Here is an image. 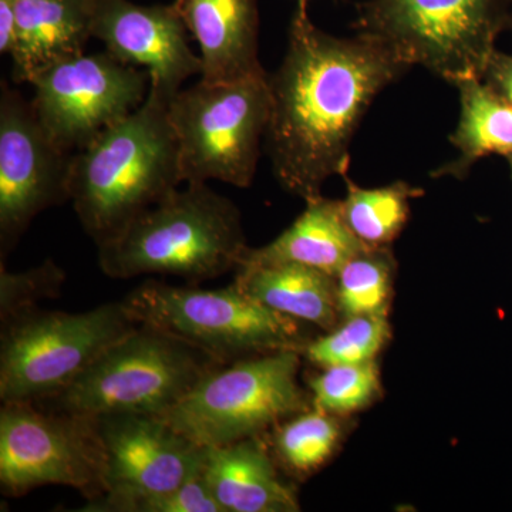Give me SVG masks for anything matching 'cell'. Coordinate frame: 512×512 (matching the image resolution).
I'll return each mask as SVG.
<instances>
[{
  "label": "cell",
  "instance_id": "cell-1",
  "mask_svg": "<svg viewBox=\"0 0 512 512\" xmlns=\"http://www.w3.org/2000/svg\"><path fill=\"white\" fill-rule=\"evenodd\" d=\"M412 67L377 37L323 32L299 3L284 60L268 76L264 148L281 187L308 201L329 178L348 175L350 144L367 109Z\"/></svg>",
  "mask_w": 512,
  "mask_h": 512
},
{
  "label": "cell",
  "instance_id": "cell-2",
  "mask_svg": "<svg viewBox=\"0 0 512 512\" xmlns=\"http://www.w3.org/2000/svg\"><path fill=\"white\" fill-rule=\"evenodd\" d=\"M168 99L157 90L73 153L69 200L96 247L183 183Z\"/></svg>",
  "mask_w": 512,
  "mask_h": 512
},
{
  "label": "cell",
  "instance_id": "cell-3",
  "mask_svg": "<svg viewBox=\"0 0 512 512\" xmlns=\"http://www.w3.org/2000/svg\"><path fill=\"white\" fill-rule=\"evenodd\" d=\"M241 212L207 183L188 184L148 208L97 247L111 279L177 276L187 284L237 271L248 249Z\"/></svg>",
  "mask_w": 512,
  "mask_h": 512
},
{
  "label": "cell",
  "instance_id": "cell-4",
  "mask_svg": "<svg viewBox=\"0 0 512 512\" xmlns=\"http://www.w3.org/2000/svg\"><path fill=\"white\" fill-rule=\"evenodd\" d=\"M224 365L204 350L138 323L62 392L35 402L46 409L100 417H164L195 384Z\"/></svg>",
  "mask_w": 512,
  "mask_h": 512
},
{
  "label": "cell",
  "instance_id": "cell-5",
  "mask_svg": "<svg viewBox=\"0 0 512 512\" xmlns=\"http://www.w3.org/2000/svg\"><path fill=\"white\" fill-rule=\"evenodd\" d=\"M137 323L151 326L204 350L218 362L305 348L299 320L266 308L241 291L202 289L146 281L121 301Z\"/></svg>",
  "mask_w": 512,
  "mask_h": 512
},
{
  "label": "cell",
  "instance_id": "cell-6",
  "mask_svg": "<svg viewBox=\"0 0 512 512\" xmlns=\"http://www.w3.org/2000/svg\"><path fill=\"white\" fill-rule=\"evenodd\" d=\"M512 0H369L353 29L450 84L483 79Z\"/></svg>",
  "mask_w": 512,
  "mask_h": 512
},
{
  "label": "cell",
  "instance_id": "cell-7",
  "mask_svg": "<svg viewBox=\"0 0 512 512\" xmlns=\"http://www.w3.org/2000/svg\"><path fill=\"white\" fill-rule=\"evenodd\" d=\"M268 76L234 83L200 79L168 100L183 183L252 184L271 106Z\"/></svg>",
  "mask_w": 512,
  "mask_h": 512
},
{
  "label": "cell",
  "instance_id": "cell-8",
  "mask_svg": "<svg viewBox=\"0 0 512 512\" xmlns=\"http://www.w3.org/2000/svg\"><path fill=\"white\" fill-rule=\"evenodd\" d=\"M301 359V350L285 349L217 366L163 419L202 447L259 437L309 410Z\"/></svg>",
  "mask_w": 512,
  "mask_h": 512
},
{
  "label": "cell",
  "instance_id": "cell-9",
  "mask_svg": "<svg viewBox=\"0 0 512 512\" xmlns=\"http://www.w3.org/2000/svg\"><path fill=\"white\" fill-rule=\"evenodd\" d=\"M137 325L121 301L79 313L35 308L3 320L0 400L55 396Z\"/></svg>",
  "mask_w": 512,
  "mask_h": 512
},
{
  "label": "cell",
  "instance_id": "cell-10",
  "mask_svg": "<svg viewBox=\"0 0 512 512\" xmlns=\"http://www.w3.org/2000/svg\"><path fill=\"white\" fill-rule=\"evenodd\" d=\"M106 448L99 420L35 402L2 403L0 485L20 497L42 485L76 488L94 501L107 491Z\"/></svg>",
  "mask_w": 512,
  "mask_h": 512
},
{
  "label": "cell",
  "instance_id": "cell-11",
  "mask_svg": "<svg viewBox=\"0 0 512 512\" xmlns=\"http://www.w3.org/2000/svg\"><path fill=\"white\" fill-rule=\"evenodd\" d=\"M30 84L37 119L56 144L76 153L146 101L151 77L104 50L63 57Z\"/></svg>",
  "mask_w": 512,
  "mask_h": 512
},
{
  "label": "cell",
  "instance_id": "cell-12",
  "mask_svg": "<svg viewBox=\"0 0 512 512\" xmlns=\"http://www.w3.org/2000/svg\"><path fill=\"white\" fill-rule=\"evenodd\" d=\"M73 153L47 134L32 103L2 84L0 94V247L2 258L37 215L69 200Z\"/></svg>",
  "mask_w": 512,
  "mask_h": 512
},
{
  "label": "cell",
  "instance_id": "cell-13",
  "mask_svg": "<svg viewBox=\"0 0 512 512\" xmlns=\"http://www.w3.org/2000/svg\"><path fill=\"white\" fill-rule=\"evenodd\" d=\"M97 420L106 448L107 491L82 511L131 512L141 501L171 493L204 467L205 447L163 417L117 414Z\"/></svg>",
  "mask_w": 512,
  "mask_h": 512
},
{
  "label": "cell",
  "instance_id": "cell-14",
  "mask_svg": "<svg viewBox=\"0 0 512 512\" xmlns=\"http://www.w3.org/2000/svg\"><path fill=\"white\" fill-rule=\"evenodd\" d=\"M93 37L120 62L150 73L151 89L170 100L183 83L201 76L200 55L174 5L141 6L130 0H97Z\"/></svg>",
  "mask_w": 512,
  "mask_h": 512
},
{
  "label": "cell",
  "instance_id": "cell-15",
  "mask_svg": "<svg viewBox=\"0 0 512 512\" xmlns=\"http://www.w3.org/2000/svg\"><path fill=\"white\" fill-rule=\"evenodd\" d=\"M188 33L200 46L207 83H234L264 76L259 62L256 0H174Z\"/></svg>",
  "mask_w": 512,
  "mask_h": 512
},
{
  "label": "cell",
  "instance_id": "cell-16",
  "mask_svg": "<svg viewBox=\"0 0 512 512\" xmlns=\"http://www.w3.org/2000/svg\"><path fill=\"white\" fill-rule=\"evenodd\" d=\"M96 6L97 0H16L9 55L15 82L30 83L49 64L84 52Z\"/></svg>",
  "mask_w": 512,
  "mask_h": 512
},
{
  "label": "cell",
  "instance_id": "cell-17",
  "mask_svg": "<svg viewBox=\"0 0 512 512\" xmlns=\"http://www.w3.org/2000/svg\"><path fill=\"white\" fill-rule=\"evenodd\" d=\"M202 473L224 512L301 511L295 490L279 478L259 437L205 447Z\"/></svg>",
  "mask_w": 512,
  "mask_h": 512
},
{
  "label": "cell",
  "instance_id": "cell-18",
  "mask_svg": "<svg viewBox=\"0 0 512 512\" xmlns=\"http://www.w3.org/2000/svg\"><path fill=\"white\" fill-rule=\"evenodd\" d=\"M305 211L278 238L261 248H248L241 265L299 264L336 276L346 262L366 247L350 231L340 201L312 198Z\"/></svg>",
  "mask_w": 512,
  "mask_h": 512
},
{
  "label": "cell",
  "instance_id": "cell-19",
  "mask_svg": "<svg viewBox=\"0 0 512 512\" xmlns=\"http://www.w3.org/2000/svg\"><path fill=\"white\" fill-rule=\"evenodd\" d=\"M234 284L266 308L323 330L340 316L336 278L299 264L241 265Z\"/></svg>",
  "mask_w": 512,
  "mask_h": 512
},
{
  "label": "cell",
  "instance_id": "cell-20",
  "mask_svg": "<svg viewBox=\"0 0 512 512\" xmlns=\"http://www.w3.org/2000/svg\"><path fill=\"white\" fill-rule=\"evenodd\" d=\"M460 93V121L450 143L458 157L434 171L433 177L464 180L480 158L500 154L512 156V106L483 79L456 84Z\"/></svg>",
  "mask_w": 512,
  "mask_h": 512
},
{
  "label": "cell",
  "instance_id": "cell-21",
  "mask_svg": "<svg viewBox=\"0 0 512 512\" xmlns=\"http://www.w3.org/2000/svg\"><path fill=\"white\" fill-rule=\"evenodd\" d=\"M346 197L340 210L350 231L370 248H386L402 234L410 215V201L423 190L404 181L386 187L362 188L345 175Z\"/></svg>",
  "mask_w": 512,
  "mask_h": 512
},
{
  "label": "cell",
  "instance_id": "cell-22",
  "mask_svg": "<svg viewBox=\"0 0 512 512\" xmlns=\"http://www.w3.org/2000/svg\"><path fill=\"white\" fill-rule=\"evenodd\" d=\"M394 265L389 247L366 248L349 259L335 276L340 316H387Z\"/></svg>",
  "mask_w": 512,
  "mask_h": 512
},
{
  "label": "cell",
  "instance_id": "cell-23",
  "mask_svg": "<svg viewBox=\"0 0 512 512\" xmlns=\"http://www.w3.org/2000/svg\"><path fill=\"white\" fill-rule=\"evenodd\" d=\"M342 439L338 416L306 410L276 426L275 450L286 467L299 474L312 473L335 453Z\"/></svg>",
  "mask_w": 512,
  "mask_h": 512
},
{
  "label": "cell",
  "instance_id": "cell-24",
  "mask_svg": "<svg viewBox=\"0 0 512 512\" xmlns=\"http://www.w3.org/2000/svg\"><path fill=\"white\" fill-rule=\"evenodd\" d=\"M390 338L386 316L360 315L345 319L339 328L329 330L322 338L309 340L302 349L313 365L320 367L362 365L375 362L376 356Z\"/></svg>",
  "mask_w": 512,
  "mask_h": 512
},
{
  "label": "cell",
  "instance_id": "cell-25",
  "mask_svg": "<svg viewBox=\"0 0 512 512\" xmlns=\"http://www.w3.org/2000/svg\"><path fill=\"white\" fill-rule=\"evenodd\" d=\"M309 387L313 407L333 416L365 409L382 390L375 362L323 367V372L309 380Z\"/></svg>",
  "mask_w": 512,
  "mask_h": 512
},
{
  "label": "cell",
  "instance_id": "cell-26",
  "mask_svg": "<svg viewBox=\"0 0 512 512\" xmlns=\"http://www.w3.org/2000/svg\"><path fill=\"white\" fill-rule=\"evenodd\" d=\"M66 275L52 259L25 272L0 271V318L8 320L37 308L43 299L56 298L62 292Z\"/></svg>",
  "mask_w": 512,
  "mask_h": 512
},
{
  "label": "cell",
  "instance_id": "cell-27",
  "mask_svg": "<svg viewBox=\"0 0 512 512\" xmlns=\"http://www.w3.org/2000/svg\"><path fill=\"white\" fill-rule=\"evenodd\" d=\"M204 468V467H202ZM131 512H224L212 497L204 473L190 478L171 493L148 498L134 505Z\"/></svg>",
  "mask_w": 512,
  "mask_h": 512
},
{
  "label": "cell",
  "instance_id": "cell-28",
  "mask_svg": "<svg viewBox=\"0 0 512 512\" xmlns=\"http://www.w3.org/2000/svg\"><path fill=\"white\" fill-rule=\"evenodd\" d=\"M483 80L512 106V55L495 52Z\"/></svg>",
  "mask_w": 512,
  "mask_h": 512
},
{
  "label": "cell",
  "instance_id": "cell-29",
  "mask_svg": "<svg viewBox=\"0 0 512 512\" xmlns=\"http://www.w3.org/2000/svg\"><path fill=\"white\" fill-rule=\"evenodd\" d=\"M16 0H0V53L10 55L15 35Z\"/></svg>",
  "mask_w": 512,
  "mask_h": 512
},
{
  "label": "cell",
  "instance_id": "cell-30",
  "mask_svg": "<svg viewBox=\"0 0 512 512\" xmlns=\"http://www.w3.org/2000/svg\"><path fill=\"white\" fill-rule=\"evenodd\" d=\"M299 3H301V5H306V3H308V0H298Z\"/></svg>",
  "mask_w": 512,
  "mask_h": 512
},
{
  "label": "cell",
  "instance_id": "cell-31",
  "mask_svg": "<svg viewBox=\"0 0 512 512\" xmlns=\"http://www.w3.org/2000/svg\"><path fill=\"white\" fill-rule=\"evenodd\" d=\"M508 161H510L511 173H512V156L508 157Z\"/></svg>",
  "mask_w": 512,
  "mask_h": 512
},
{
  "label": "cell",
  "instance_id": "cell-32",
  "mask_svg": "<svg viewBox=\"0 0 512 512\" xmlns=\"http://www.w3.org/2000/svg\"><path fill=\"white\" fill-rule=\"evenodd\" d=\"M511 23H512V18H511Z\"/></svg>",
  "mask_w": 512,
  "mask_h": 512
}]
</instances>
